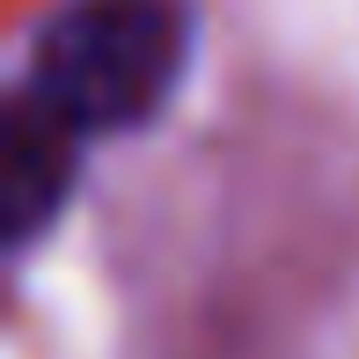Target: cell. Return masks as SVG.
<instances>
[{
	"instance_id": "obj_1",
	"label": "cell",
	"mask_w": 359,
	"mask_h": 359,
	"mask_svg": "<svg viewBox=\"0 0 359 359\" xmlns=\"http://www.w3.org/2000/svg\"><path fill=\"white\" fill-rule=\"evenodd\" d=\"M198 52V0H67L37 29L29 81L81 140L140 133L176 103Z\"/></svg>"
},
{
	"instance_id": "obj_2",
	"label": "cell",
	"mask_w": 359,
	"mask_h": 359,
	"mask_svg": "<svg viewBox=\"0 0 359 359\" xmlns=\"http://www.w3.org/2000/svg\"><path fill=\"white\" fill-rule=\"evenodd\" d=\"M81 176V133L59 110H44L29 88L8 95V125H0V227L8 250H29L74 198Z\"/></svg>"
}]
</instances>
